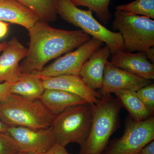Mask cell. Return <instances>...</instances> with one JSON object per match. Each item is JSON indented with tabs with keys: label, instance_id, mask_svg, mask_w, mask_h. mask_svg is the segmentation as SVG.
Here are the masks:
<instances>
[{
	"label": "cell",
	"instance_id": "6da1fadb",
	"mask_svg": "<svg viewBox=\"0 0 154 154\" xmlns=\"http://www.w3.org/2000/svg\"><path fill=\"white\" fill-rule=\"evenodd\" d=\"M28 31L30 38L29 48L20 65L22 73L40 72L49 61L72 51L91 38L82 30L56 29L41 20Z\"/></svg>",
	"mask_w": 154,
	"mask_h": 154
},
{
	"label": "cell",
	"instance_id": "7a4b0ae2",
	"mask_svg": "<svg viewBox=\"0 0 154 154\" xmlns=\"http://www.w3.org/2000/svg\"><path fill=\"white\" fill-rule=\"evenodd\" d=\"M122 104L111 94L102 95L94 105L90 133L79 154H102L111 136L120 125L119 114Z\"/></svg>",
	"mask_w": 154,
	"mask_h": 154
},
{
	"label": "cell",
	"instance_id": "3957f363",
	"mask_svg": "<svg viewBox=\"0 0 154 154\" xmlns=\"http://www.w3.org/2000/svg\"><path fill=\"white\" fill-rule=\"evenodd\" d=\"M54 116L40 100L30 101L11 94L0 101V118L8 127L45 129L51 126Z\"/></svg>",
	"mask_w": 154,
	"mask_h": 154
},
{
	"label": "cell",
	"instance_id": "277c9868",
	"mask_svg": "<svg viewBox=\"0 0 154 154\" xmlns=\"http://www.w3.org/2000/svg\"><path fill=\"white\" fill-rule=\"evenodd\" d=\"M94 105L89 102L76 105L54 116L51 127L57 143L65 147L72 143L80 146L84 143L91 131Z\"/></svg>",
	"mask_w": 154,
	"mask_h": 154
},
{
	"label": "cell",
	"instance_id": "5b68a950",
	"mask_svg": "<svg viewBox=\"0 0 154 154\" xmlns=\"http://www.w3.org/2000/svg\"><path fill=\"white\" fill-rule=\"evenodd\" d=\"M93 12L82 10L71 0H58L57 14L63 20L101 40L110 48L111 54L124 51L123 38L119 32L108 30L93 17Z\"/></svg>",
	"mask_w": 154,
	"mask_h": 154
},
{
	"label": "cell",
	"instance_id": "8992f818",
	"mask_svg": "<svg viewBox=\"0 0 154 154\" xmlns=\"http://www.w3.org/2000/svg\"><path fill=\"white\" fill-rule=\"evenodd\" d=\"M112 28L121 34L126 51L144 52L154 47L153 19L116 10Z\"/></svg>",
	"mask_w": 154,
	"mask_h": 154
},
{
	"label": "cell",
	"instance_id": "52a82bcc",
	"mask_svg": "<svg viewBox=\"0 0 154 154\" xmlns=\"http://www.w3.org/2000/svg\"><path fill=\"white\" fill-rule=\"evenodd\" d=\"M154 140V116L136 121L128 115L125 118L122 136L112 140L102 154H138Z\"/></svg>",
	"mask_w": 154,
	"mask_h": 154
},
{
	"label": "cell",
	"instance_id": "ba28073f",
	"mask_svg": "<svg viewBox=\"0 0 154 154\" xmlns=\"http://www.w3.org/2000/svg\"><path fill=\"white\" fill-rule=\"evenodd\" d=\"M103 44L101 40L92 37L76 50L67 53L40 72L33 73L40 78L62 75H79L85 63Z\"/></svg>",
	"mask_w": 154,
	"mask_h": 154
},
{
	"label": "cell",
	"instance_id": "9c48e42d",
	"mask_svg": "<svg viewBox=\"0 0 154 154\" xmlns=\"http://www.w3.org/2000/svg\"><path fill=\"white\" fill-rule=\"evenodd\" d=\"M8 134L19 149V152L42 154L57 143L51 127L34 129L22 127H8Z\"/></svg>",
	"mask_w": 154,
	"mask_h": 154
},
{
	"label": "cell",
	"instance_id": "30bf717a",
	"mask_svg": "<svg viewBox=\"0 0 154 154\" xmlns=\"http://www.w3.org/2000/svg\"><path fill=\"white\" fill-rule=\"evenodd\" d=\"M151 84V80L114 66L107 61L104 69L103 85L101 95L111 94L119 90H128L137 92Z\"/></svg>",
	"mask_w": 154,
	"mask_h": 154
},
{
	"label": "cell",
	"instance_id": "8fae6325",
	"mask_svg": "<svg viewBox=\"0 0 154 154\" xmlns=\"http://www.w3.org/2000/svg\"><path fill=\"white\" fill-rule=\"evenodd\" d=\"M28 50L15 36L8 42L0 56V83H13L20 79L22 73L19 62L26 57Z\"/></svg>",
	"mask_w": 154,
	"mask_h": 154
},
{
	"label": "cell",
	"instance_id": "7c38bea8",
	"mask_svg": "<svg viewBox=\"0 0 154 154\" xmlns=\"http://www.w3.org/2000/svg\"><path fill=\"white\" fill-rule=\"evenodd\" d=\"M41 79L45 90H60L76 94L93 105L102 98L101 94L89 88L79 75H62Z\"/></svg>",
	"mask_w": 154,
	"mask_h": 154
},
{
	"label": "cell",
	"instance_id": "4fadbf2b",
	"mask_svg": "<svg viewBox=\"0 0 154 154\" xmlns=\"http://www.w3.org/2000/svg\"><path fill=\"white\" fill-rule=\"evenodd\" d=\"M110 63L119 68L149 80L154 79V65L142 51H121L112 54Z\"/></svg>",
	"mask_w": 154,
	"mask_h": 154
},
{
	"label": "cell",
	"instance_id": "5bb4252c",
	"mask_svg": "<svg viewBox=\"0 0 154 154\" xmlns=\"http://www.w3.org/2000/svg\"><path fill=\"white\" fill-rule=\"evenodd\" d=\"M111 54L107 45L96 50L83 65L79 76L92 90L102 89L104 69Z\"/></svg>",
	"mask_w": 154,
	"mask_h": 154
},
{
	"label": "cell",
	"instance_id": "9a60e30c",
	"mask_svg": "<svg viewBox=\"0 0 154 154\" xmlns=\"http://www.w3.org/2000/svg\"><path fill=\"white\" fill-rule=\"evenodd\" d=\"M40 20L35 13L16 0H0V21L23 26L28 30Z\"/></svg>",
	"mask_w": 154,
	"mask_h": 154
},
{
	"label": "cell",
	"instance_id": "2e32d148",
	"mask_svg": "<svg viewBox=\"0 0 154 154\" xmlns=\"http://www.w3.org/2000/svg\"><path fill=\"white\" fill-rule=\"evenodd\" d=\"M39 100L50 113L54 116L69 107L88 102L76 94L54 89H45Z\"/></svg>",
	"mask_w": 154,
	"mask_h": 154
},
{
	"label": "cell",
	"instance_id": "e0dca14e",
	"mask_svg": "<svg viewBox=\"0 0 154 154\" xmlns=\"http://www.w3.org/2000/svg\"><path fill=\"white\" fill-rule=\"evenodd\" d=\"M11 94L30 101L39 100L45 89L41 78L34 73H22L15 82L10 83Z\"/></svg>",
	"mask_w": 154,
	"mask_h": 154
},
{
	"label": "cell",
	"instance_id": "ac0fdd59",
	"mask_svg": "<svg viewBox=\"0 0 154 154\" xmlns=\"http://www.w3.org/2000/svg\"><path fill=\"white\" fill-rule=\"evenodd\" d=\"M114 94L123 107L129 112V115L136 121H141L154 116L137 96L135 91L119 90Z\"/></svg>",
	"mask_w": 154,
	"mask_h": 154
},
{
	"label": "cell",
	"instance_id": "d6986e66",
	"mask_svg": "<svg viewBox=\"0 0 154 154\" xmlns=\"http://www.w3.org/2000/svg\"><path fill=\"white\" fill-rule=\"evenodd\" d=\"M33 11L40 20L54 22L57 17L58 0H16Z\"/></svg>",
	"mask_w": 154,
	"mask_h": 154
},
{
	"label": "cell",
	"instance_id": "ffe728a7",
	"mask_svg": "<svg viewBox=\"0 0 154 154\" xmlns=\"http://www.w3.org/2000/svg\"><path fill=\"white\" fill-rule=\"evenodd\" d=\"M77 6L87 7L89 10L94 12L96 16L104 24L110 21L111 14L109 7L110 0H71Z\"/></svg>",
	"mask_w": 154,
	"mask_h": 154
},
{
	"label": "cell",
	"instance_id": "44dd1931",
	"mask_svg": "<svg viewBox=\"0 0 154 154\" xmlns=\"http://www.w3.org/2000/svg\"><path fill=\"white\" fill-rule=\"evenodd\" d=\"M116 9V11L154 19V0H135L118 6Z\"/></svg>",
	"mask_w": 154,
	"mask_h": 154
},
{
	"label": "cell",
	"instance_id": "7402d4cb",
	"mask_svg": "<svg viewBox=\"0 0 154 154\" xmlns=\"http://www.w3.org/2000/svg\"><path fill=\"white\" fill-rule=\"evenodd\" d=\"M137 96L148 109L154 113V84H150L138 90Z\"/></svg>",
	"mask_w": 154,
	"mask_h": 154
},
{
	"label": "cell",
	"instance_id": "603a6c76",
	"mask_svg": "<svg viewBox=\"0 0 154 154\" xmlns=\"http://www.w3.org/2000/svg\"><path fill=\"white\" fill-rule=\"evenodd\" d=\"M19 152L14 139L8 134L0 132V154H17Z\"/></svg>",
	"mask_w": 154,
	"mask_h": 154
},
{
	"label": "cell",
	"instance_id": "cb8c5ba5",
	"mask_svg": "<svg viewBox=\"0 0 154 154\" xmlns=\"http://www.w3.org/2000/svg\"><path fill=\"white\" fill-rule=\"evenodd\" d=\"M42 154H70L69 153L65 147L60 145L56 143L48 151Z\"/></svg>",
	"mask_w": 154,
	"mask_h": 154
},
{
	"label": "cell",
	"instance_id": "d4e9b609",
	"mask_svg": "<svg viewBox=\"0 0 154 154\" xmlns=\"http://www.w3.org/2000/svg\"><path fill=\"white\" fill-rule=\"evenodd\" d=\"M10 85V83L7 82L0 83V101L5 100L11 94Z\"/></svg>",
	"mask_w": 154,
	"mask_h": 154
},
{
	"label": "cell",
	"instance_id": "484cf974",
	"mask_svg": "<svg viewBox=\"0 0 154 154\" xmlns=\"http://www.w3.org/2000/svg\"><path fill=\"white\" fill-rule=\"evenodd\" d=\"M138 154H154V140L144 146Z\"/></svg>",
	"mask_w": 154,
	"mask_h": 154
},
{
	"label": "cell",
	"instance_id": "4316f807",
	"mask_svg": "<svg viewBox=\"0 0 154 154\" xmlns=\"http://www.w3.org/2000/svg\"><path fill=\"white\" fill-rule=\"evenodd\" d=\"M9 24L3 21H0V38L7 35L8 31Z\"/></svg>",
	"mask_w": 154,
	"mask_h": 154
},
{
	"label": "cell",
	"instance_id": "83f0119b",
	"mask_svg": "<svg viewBox=\"0 0 154 154\" xmlns=\"http://www.w3.org/2000/svg\"><path fill=\"white\" fill-rule=\"evenodd\" d=\"M144 54L146 57L152 63H154V48H150L144 51Z\"/></svg>",
	"mask_w": 154,
	"mask_h": 154
},
{
	"label": "cell",
	"instance_id": "f1b7e54d",
	"mask_svg": "<svg viewBox=\"0 0 154 154\" xmlns=\"http://www.w3.org/2000/svg\"><path fill=\"white\" fill-rule=\"evenodd\" d=\"M8 125L5 124L0 118V132L5 134L8 133Z\"/></svg>",
	"mask_w": 154,
	"mask_h": 154
},
{
	"label": "cell",
	"instance_id": "f546056e",
	"mask_svg": "<svg viewBox=\"0 0 154 154\" xmlns=\"http://www.w3.org/2000/svg\"><path fill=\"white\" fill-rule=\"evenodd\" d=\"M7 45H8L7 42H4L0 43V52L3 51V50L7 47Z\"/></svg>",
	"mask_w": 154,
	"mask_h": 154
},
{
	"label": "cell",
	"instance_id": "4dcf8cb0",
	"mask_svg": "<svg viewBox=\"0 0 154 154\" xmlns=\"http://www.w3.org/2000/svg\"><path fill=\"white\" fill-rule=\"evenodd\" d=\"M17 154H38L36 153H30V152H19Z\"/></svg>",
	"mask_w": 154,
	"mask_h": 154
}]
</instances>
